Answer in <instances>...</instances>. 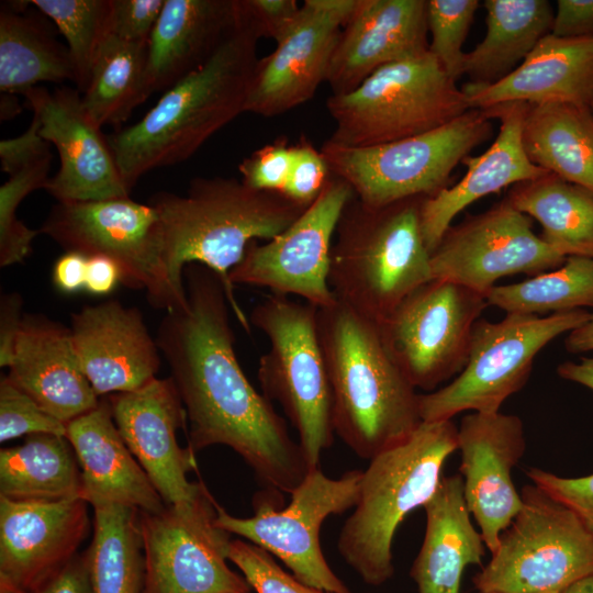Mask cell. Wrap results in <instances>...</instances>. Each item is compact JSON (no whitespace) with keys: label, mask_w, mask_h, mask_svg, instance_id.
<instances>
[{"label":"cell","mask_w":593,"mask_h":593,"mask_svg":"<svg viewBox=\"0 0 593 593\" xmlns=\"http://www.w3.org/2000/svg\"><path fill=\"white\" fill-rule=\"evenodd\" d=\"M30 3L66 38L75 68V85L82 94L96 56L111 34V0H31Z\"/></svg>","instance_id":"40"},{"label":"cell","mask_w":593,"mask_h":593,"mask_svg":"<svg viewBox=\"0 0 593 593\" xmlns=\"http://www.w3.org/2000/svg\"><path fill=\"white\" fill-rule=\"evenodd\" d=\"M122 281L118 264L102 255L88 256L85 290L93 295L111 293Z\"/></svg>","instance_id":"52"},{"label":"cell","mask_w":593,"mask_h":593,"mask_svg":"<svg viewBox=\"0 0 593 593\" xmlns=\"http://www.w3.org/2000/svg\"><path fill=\"white\" fill-rule=\"evenodd\" d=\"M35 434L66 437V424L45 412L7 376H2L0 380V441Z\"/></svg>","instance_id":"43"},{"label":"cell","mask_w":593,"mask_h":593,"mask_svg":"<svg viewBox=\"0 0 593 593\" xmlns=\"http://www.w3.org/2000/svg\"><path fill=\"white\" fill-rule=\"evenodd\" d=\"M489 305L506 313L540 315L593 307V258L569 256L552 270L505 286L486 294Z\"/></svg>","instance_id":"39"},{"label":"cell","mask_w":593,"mask_h":593,"mask_svg":"<svg viewBox=\"0 0 593 593\" xmlns=\"http://www.w3.org/2000/svg\"><path fill=\"white\" fill-rule=\"evenodd\" d=\"M478 7V0L427 1L428 51L455 80L463 75L462 45Z\"/></svg>","instance_id":"41"},{"label":"cell","mask_w":593,"mask_h":593,"mask_svg":"<svg viewBox=\"0 0 593 593\" xmlns=\"http://www.w3.org/2000/svg\"><path fill=\"white\" fill-rule=\"evenodd\" d=\"M29 1H7L0 10V90L20 93L42 82H75L67 46L51 21Z\"/></svg>","instance_id":"31"},{"label":"cell","mask_w":593,"mask_h":593,"mask_svg":"<svg viewBox=\"0 0 593 593\" xmlns=\"http://www.w3.org/2000/svg\"><path fill=\"white\" fill-rule=\"evenodd\" d=\"M81 474V499L93 508L112 504L157 513L166 507L121 437L109 399L66 424Z\"/></svg>","instance_id":"28"},{"label":"cell","mask_w":593,"mask_h":593,"mask_svg":"<svg viewBox=\"0 0 593 593\" xmlns=\"http://www.w3.org/2000/svg\"><path fill=\"white\" fill-rule=\"evenodd\" d=\"M526 475L533 484L573 511L593 533V473L567 478L532 467Z\"/></svg>","instance_id":"46"},{"label":"cell","mask_w":593,"mask_h":593,"mask_svg":"<svg viewBox=\"0 0 593 593\" xmlns=\"http://www.w3.org/2000/svg\"><path fill=\"white\" fill-rule=\"evenodd\" d=\"M461 89L470 109L512 102L589 107L593 97V35L558 37L549 33L501 80L469 82Z\"/></svg>","instance_id":"27"},{"label":"cell","mask_w":593,"mask_h":593,"mask_svg":"<svg viewBox=\"0 0 593 593\" xmlns=\"http://www.w3.org/2000/svg\"><path fill=\"white\" fill-rule=\"evenodd\" d=\"M429 53L385 65L355 90L326 102L328 142L367 147L435 130L470 110L467 97Z\"/></svg>","instance_id":"8"},{"label":"cell","mask_w":593,"mask_h":593,"mask_svg":"<svg viewBox=\"0 0 593 593\" xmlns=\"http://www.w3.org/2000/svg\"><path fill=\"white\" fill-rule=\"evenodd\" d=\"M0 496L19 502H59L81 497V474L65 436L29 435L0 451Z\"/></svg>","instance_id":"34"},{"label":"cell","mask_w":593,"mask_h":593,"mask_svg":"<svg viewBox=\"0 0 593 593\" xmlns=\"http://www.w3.org/2000/svg\"><path fill=\"white\" fill-rule=\"evenodd\" d=\"M70 318L75 351L98 396L134 391L156 378L159 348L137 307L109 300Z\"/></svg>","instance_id":"23"},{"label":"cell","mask_w":593,"mask_h":593,"mask_svg":"<svg viewBox=\"0 0 593 593\" xmlns=\"http://www.w3.org/2000/svg\"><path fill=\"white\" fill-rule=\"evenodd\" d=\"M38 231L65 251L114 260L121 269V283L145 290L154 307L168 312L187 302L169 281L164 226L150 204L130 197L57 202Z\"/></svg>","instance_id":"13"},{"label":"cell","mask_w":593,"mask_h":593,"mask_svg":"<svg viewBox=\"0 0 593 593\" xmlns=\"http://www.w3.org/2000/svg\"><path fill=\"white\" fill-rule=\"evenodd\" d=\"M0 119L1 121L11 120L21 113L22 107L14 93L1 92Z\"/></svg>","instance_id":"56"},{"label":"cell","mask_w":593,"mask_h":593,"mask_svg":"<svg viewBox=\"0 0 593 593\" xmlns=\"http://www.w3.org/2000/svg\"><path fill=\"white\" fill-rule=\"evenodd\" d=\"M566 258L533 232L529 216L505 199L451 225L430 254V266L433 279L486 296L505 276L533 277L560 267Z\"/></svg>","instance_id":"17"},{"label":"cell","mask_w":593,"mask_h":593,"mask_svg":"<svg viewBox=\"0 0 593 593\" xmlns=\"http://www.w3.org/2000/svg\"><path fill=\"white\" fill-rule=\"evenodd\" d=\"M361 478L362 470L329 478L317 467L291 492L286 507L277 501L281 492L267 489L255 495L254 515L237 517L217 504L215 523L278 558L301 582L333 593H351L327 563L320 532L326 518L356 505Z\"/></svg>","instance_id":"12"},{"label":"cell","mask_w":593,"mask_h":593,"mask_svg":"<svg viewBox=\"0 0 593 593\" xmlns=\"http://www.w3.org/2000/svg\"><path fill=\"white\" fill-rule=\"evenodd\" d=\"M522 137L534 165L593 192V115L589 107L529 104Z\"/></svg>","instance_id":"32"},{"label":"cell","mask_w":593,"mask_h":593,"mask_svg":"<svg viewBox=\"0 0 593 593\" xmlns=\"http://www.w3.org/2000/svg\"><path fill=\"white\" fill-rule=\"evenodd\" d=\"M183 278L187 302L166 313L156 342L186 411L188 447H230L267 489L291 494L312 469L237 360L225 287L201 264L187 265Z\"/></svg>","instance_id":"1"},{"label":"cell","mask_w":593,"mask_h":593,"mask_svg":"<svg viewBox=\"0 0 593 593\" xmlns=\"http://www.w3.org/2000/svg\"><path fill=\"white\" fill-rule=\"evenodd\" d=\"M93 511V537L82 555L89 593H143L141 511L119 504Z\"/></svg>","instance_id":"37"},{"label":"cell","mask_w":593,"mask_h":593,"mask_svg":"<svg viewBox=\"0 0 593 593\" xmlns=\"http://www.w3.org/2000/svg\"><path fill=\"white\" fill-rule=\"evenodd\" d=\"M564 346L569 353L573 354L593 350V313L585 323L569 332Z\"/></svg>","instance_id":"55"},{"label":"cell","mask_w":593,"mask_h":593,"mask_svg":"<svg viewBox=\"0 0 593 593\" xmlns=\"http://www.w3.org/2000/svg\"><path fill=\"white\" fill-rule=\"evenodd\" d=\"M472 578L479 593H561L593 573V533L570 508L535 484Z\"/></svg>","instance_id":"10"},{"label":"cell","mask_w":593,"mask_h":593,"mask_svg":"<svg viewBox=\"0 0 593 593\" xmlns=\"http://www.w3.org/2000/svg\"><path fill=\"white\" fill-rule=\"evenodd\" d=\"M457 439L465 499L493 553L523 506L512 471L526 450L524 425L514 414L471 412L461 418Z\"/></svg>","instance_id":"20"},{"label":"cell","mask_w":593,"mask_h":593,"mask_svg":"<svg viewBox=\"0 0 593 593\" xmlns=\"http://www.w3.org/2000/svg\"><path fill=\"white\" fill-rule=\"evenodd\" d=\"M584 309L546 316L506 313L473 327L467 363L449 383L419 393L422 422H443L466 411L500 412L507 398L527 382L538 353L563 333L588 321Z\"/></svg>","instance_id":"11"},{"label":"cell","mask_w":593,"mask_h":593,"mask_svg":"<svg viewBox=\"0 0 593 593\" xmlns=\"http://www.w3.org/2000/svg\"><path fill=\"white\" fill-rule=\"evenodd\" d=\"M22 96L38 121L40 135L59 155V169L45 188L57 202L130 197L108 137L90 119L77 88L49 91L40 85Z\"/></svg>","instance_id":"18"},{"label":"cell","mask_w":593,"mask_h":593,"mask_svg":"<svg viewBox=\"0 0 593 593\" xmlns=\"http://www.w3.org/2000/svg\"><path fill=\"white\" fill-rule=\"evenodd\" d=\"M331 172L321 153L302 141L292 146V161L283 194L302 206H310L320 195Z\"/></svg>","instance_id":"45"},{"label":"cell","mask_w":593,"mask_h":593,"mask_svg":"<svg viewBox=\"0 0 593 593\" xmlns=\"http://www.w3.org/2000/svg\"><path fill=\"white\" fill-rule=\"evenodd\" d=\"M486 34L463 59L472 83H494L516 68L551 32L547 0H486Z\"/></svg>","instance_id":"33"},{"label":"cell","mask_w":593,"mask_h":593,"mask_svg":"<svg viewBox=\"0 0 593 593\" xmlns=\"http://www.w3.org/2000/svg\"><path fill=\"white\" fill-rule=\"evenodd\" d=\"M425 197L373 208L354 197L338 220L328 283L336 300L380 323L433 279L421 226Z\"/></svg>","instance_id":"5"},{"label":"cell","mask_w":593,"mask_h":593,"mask_svg":"<svg viewBox=\"0 0 593 593\" xmlns=\"http://www.w3.org/2000/svg\"><path fill=\"white\" fill-rule=\"evenodd\" d=\"M560 378L586 387L593 391V358L564 361L557 367Z\"/></svg>","instance_id":"54"},{"label":"cell","mask_w":593,"mask_h":593,"mask_svg":"<svg viewBox=\"0 0 593 593\" xmlns=\"http://www.w3.org/2000/svg\"><path fill=\"white\" fill-rule=\"evenodd\" d=\"M217 503L204 483L195 497L141 511L143 593H248L246 579L227 564L230 533L215 523Z\"/></svg>","instance_id":"15"},{"label":"cell","mask_w":593,"mask_h":593,"mask_svg":"<svg viewBox=\"0 0 593 593\" xmlns=\"http://www.w3.org/2000/svg\"><path fill=\"white\" fill-rule=\"evenodd\" d=\"M589 108H590V111H591V113H592V115H593V97H592V100H591V102H590Z\"/></svg>","instance_id":"58"},{"label":"cell","mask_w":593,"mask_h":593,"mask_svg":"<svg viewBox=\"0 0 593 593\" xmlns=\"http://www.w3.org/2000/svg\"><path fill=\"white\" fill-rule=\"evenodd\" d=\"M240 5L259 36L276 43L291 30L301 9L294 0H240Z\"/></svg>","instance_id":"48"},{"label":"cell","mask_w":593,"mask_h":593,"mask_svg":"<svg viewBox=\"0 0 593 593\" xmlns=\"http://www.w3.org/2000/svg\"><path fill=\"white\" fill-rule=\"evenodd\" d=\"M550 33L558 37L593 35V0H558Z\"/></svg>","instance_id":"49"},{"label":"cell","mask_w":593,"mask_h":593,"mask_svg":"<svg viewBox=\"0 0 593 593\" xmlns=\"http://www.w3.org/2000/svg\"><path fill=\"white\" fill-rule=\"evenodd\" d=\"M356 4L357 0H305L275 51L258 58L245 112L270 118L310 100L326 80L340 29Z\"/></svg>","instance_id":"19"},{"label":"cell","mask_w":593,"mask_h":593,"mask_svg":"<svg viewBox=\"0 0 593 593\" xmlns=\"http://www.w3.org/2000/svg\"><path fill=\"white\" fill-rule=\"evenodd\" d=\"M0 593H89L82 555H78L54 580L32 592L0 591Z\"/></svg>","instance_id":"53"},{"label":"cell","mask_w":593,"mask_h":593,"mask_svg":"<svg viewBox=\"0 0 593 593\" xmlns=\"http://www.w3.org/2000/svg\"><path fill=\"white\" fill-rule=\"evenodd\" d=\"M88 256L65 251L54 264L52 278L55 287L67 294L85 289Z\"/></svg>","instance_id":"51"},{"label":"cell","mask_w":593,"mask_h":593,"mask_svg":"<svg viewBox=\"0 0 593 593\" xmlns=\"http://www.w3.org/2000/svg\"><path fill=\"white\" fill-rule=\"evenodd\" d=\"M23 299L18 293H5L0 301V366L9 367L14 343L22 325Z\"/></svg>","instance_id":"50"},{"label":"cell","mask_w":593,"mask_h":593,"mask_svg":"<svg viewBox=\"0 0 593 593\" xmlns=\"http://www.w3.org/2000/svg\"><path fill=\"white\" fill-rule=\"evenodd\" d=\"M35 116L27 130L0 142L1 169L8 180L0 187V267L21 264L32 251L38 230L18 219V208L33 191L46 188L53 155L38 132Z\"/></svg>","instance_id":"35"},{"label":"cell","mask_w":593,"mask_h":593,"mask_svg":"<svg viewBox=\"0 0 593 593\" xmlns=\"http://www.w3.org/2000/svg\"><path fill=\"white\" fill-rule=\"evenodd\" d=\"M317 311L310 303L271 293L253 307L248 317L269 342L268 351L258 361L261 393L279 403L295 428L310 469L318 467L335 436Z\"/></svg>","instance_id":"7"},{"label":"cell","mask_w":593,"mask_h":593,"mask_svg":"<svg viewBox=\"0 0 593 593\" xmlns=\"http://www.w3.org/2000/svg\"><path fill=\"white\" fill-rule=\"evenodd\" d=\"M457 434L452 421L422 422L407 439L369 460L337 539L338 553L365 583L379 586L393 577L396 530L436 492L445 462L458 450Z\"/></svg>","instance_id":"6"},{"label":"cell","mask_w":593,"mask_h":593,"mask_svg":"<svg viewBox=\"0 0 593 593\" xmlns=\"http://www.w3.org/2000/svg\"><path fill=\"white\" fill-rule=\"evenodd\" d=\"M335 435L359 457L407 439L421 425L419 393L387 350L378 323L343 303L317 311Z\"/></svg>","instance_id":"4"},{"label":"cell","mask_w":593,"mask_h":593,"mask_svg":"<svg viewBox=\"0 0 593 593\" xmlns=\"http://www.w3.org/2000/svg\"><path fill=\"white\" fill-rule=\"evenodd\" d=\"M529 104L512 102L485 111L500 119V132L492 145L480 156H467L465 176L452 187H446L421 205V226L430 251L437 247L454 219L477 200L514 183L535 180L545 174L527 157L523 146V127Z\"/></svg>","instance_id":"26"},{"label":"cell","mask_w":593,"mask_h":593,"mask_svg":"<svg viewBox=\"0 0 593 593\" xmlns=\"http://www.w3.org/2000/svg\"><path fill=\"white\" fill-rule=\"evenodd\" d=\"M248 593H251V592H248Z\"/></svg>","instance_id":"59"},{"label":"cell","mask_w":593,"mask_h":593,"mask_svg":"<svg viewBox=\"0 0 593 593\" xmlns=\"http://www.w3.org/2000/svg\"><path fill=\"white\" fill-rule=\"evenodd\" d=\"M354 191L331 175L316 200L271 239L253 240L231 270L230 281L298 295L317 309L336 302L328 283L331 249L338 220Z\"/></svg>","instance_id":"16"},{"label":"cell","mask_w":593,"mask_h":593,"mask_svg":"<svg viewBox=\"0 0 593 593\" xmlns=\"http://www.w3.org/2000/svg\"><path fill=\"white\" fill-rule=\"evenodd\" d=\"M88 503L19 502L0 496V591L32 592L78 555L89 532Z\"/></svg>","instance_id":"21"},{"label":"cell","mask_w":593,"mask_h":593,"mask_svg":"<svg viewBox=\"0 0 593 593\" xmlns=\"http://www.w3.org/2000/svg\"><path fill=\"white\" fill-rule=\"evenodd\" d=\"M427 1L357 0L334 48L326 82L332 94L355 90L379 68L424 55Z\"/></svg>","instance_id":"24"},{"label":"cell","mask_w":593,"mask_h":593,"mask_svg":"<svg viewBox=\"0 0 593 593\" xmlns=\"http://www.w3.org/2000/svg\"><path fill=\"white\" fill-rule=\"evenodd\" d=\"M485 296L432 279L409 294L379 325L391 358L416 389L433 392L465 368Z\"/></svg>","instance_id":"14"},{"label":"cell","mask_w":593,"mask_h":593,"mask_svg":"<svg viewBox=\"0 0 593 593\" xmlns=\"http://www.w3.org/2000/svg\"><path fill=\"white\" fill-rule=\"evenodd\" d=\"M163 222L169 281L186 300L184 267L201 264L222 280L231 310L246 332L248 316L234 295L231 270L253 240H268L287 230L306 210L281 192L255 190L242 180L194 178L187 193L161 191L150 198Z\"/></svg>","instance_id":"3"},{"label":"cell","mask_w":593,"mask_h":593,"mask_svg":"<svg viewBox=\"0 0 593 593\" xmlns=\"http://www.w3.org/2000/svg\"><path fill=\"white\" fill-rule=\"evenodd\" d=\"M259 37L237 0L236 21L212 56L164 91L135 124L107 135L130 191L149 170L191 157L245 112Z\"/></svg>","instance_id":"2"},{"label":"cell","mask_w":593,"mask_h":593,"mask_svg":"<svg viewBox=\"0 0 593 593\" xmlns=\"http://www.w3.org/2000/svg\"><path fill=\"white\" fill-rule=\"evenodd\" d=\"M485 110L470 109L425 133L367 147L326 141L321 153L331 175L344 180L362 203L379 208L446 188L454 168L492 134Z\"/></svg>","instance_id":"9"},{"label":"cell","mask_w":593,"mask_h":593,"mask_svg":"<svg viewBox=\"0 0 593 593\" xmlns=\"http://www.w3.org/2000/svg\"><path fill=\"white\" fill-rule=\"evenodd\" d=\"M164 4L165 0H111V35L148 41Z\"/></svg>","instance_id":"47"},{"label":"cell","mask_w":593,"mask_h":593,"mask_svg":"<svg viewBox=\"0 0 593 593\" xmlns=\"http://www.w3.org/2000/svg\"><path fill=\"white\" fill-rule=\"evenodd\" d=\"M113 419L130 451L166 505L192 501L203 482H190L194 454L181 448L177 429L187 426L186 411L172 379L154 378L143 387L109 398Z\"/></svg>","instance_id":"22"},{"label":"cell","mask_w":593,"mask_h":593,"mask_svg":"<svg viewBox=\"0 0 593 593\" xmlns=\"http://www.w3.org/2000/svg\"><path fill=\"white\" fill-rule=\"evenodd\" d=\"M506 200L540 224V238L555 250L593 258V192L547 172L519 183Z\"/></svg>","instance_id":"36"},{"label":"cell","mask_w":593,"mask_h":593,"mask_svg":"<svg viewBox=\"0 0 593 593\" xmlns=\"http://www.w3.org/2000/svg\"><path fill=\"white\" fill-rule=\"evenodd\" d=\"M423 508L425 534L410 577L418 593H460L465 569L481 564L488 549L471 521L460 473L443 477Z\"/></svg>","instance_id":"30"},{"label":"cell","mask_w":593,"mask_h":593,"mask_svg":"<svg viewBox=\"0 0 593 593\" xmlns=\"http://www.w3.org/2000/svg\"><path fill=\"white\" fill-rule=\"evenodd\" d=\"M147 42L109 35L93 61L82 104L100 127L120 126L152 91L147 78Z\"/></svg>","instance_id":"38"},{"label":"cell","mask_w":593,"mask_h":593,"mask_svg":"<svg viewBox=\"0 0 593 593\" xmlns=\"http://www.w3.org/2000/svg\"><path fill=\"white\" fill-rule=\"evenodd\" d=\"M237 18V0H165L147 42V78L166 91L201 67Z\"/></svg>","instance_id":"29"},{"label":"cell","mask_w":593,"mask_h":593,"mask_svg":"<svg viewBox=\"0 0 593 593\" xmlns=\"http://www.w3.org/2000/svg\"><path fill=\"white\" fill-rule=\"evenodd\" d=\"M291 161L292 146L284 139L268 144L240 163L242 181L255 190L283 193Z\"/></svg>","instance_id":"44"},{"label":"cell","mask_w":593,"mask_h":593,"mask_svg":"<svg viewBox=\"0 0 593 593\" xmlns=\"http://www.w3.org/2000/svg\"><path fill=\"white\" fill-rule=\"evenodd\" d=\"M8 368L15 387L65 424L100 402L81 370L70 329L44 316H24Z\"/></svg>","instance_id":"25"},{"label":"cell","mask_w":593,"mask_h":593,"mask_svg":"<svg viewBox=\"0 0 593 593\" xmlns=\"http://www.w3.org/2000/svg\"><path fill=\"white\" fill-rule=\"evenodd\" d=\"M561 593H593V573L569 585Z\"/></svg>","instance_id":"57"},{"label":"cell","mask_w":593,"mask_h":593,"mask_svg":"<svg viewBox=\"0 0 593 593\" xmlns=\"http://www.w3.org/2000/svg\"><path fill=\"white\" fill-rule=\"evenodd\" d=\"M227 558L255 593H333L301 582L284 571L272 555L249 541L231 540Z\"/></svg>","instance_id":"42"}]
</instances>
